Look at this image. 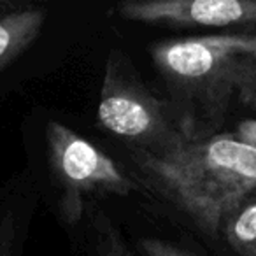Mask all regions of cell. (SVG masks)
I'll return each instance as SVG.
<instances>
[{
	"label": "cell",
	"mask_w": 256,
	"mask_h": 256,
	"mask_svg": "<svg viewBox=\"0 0 256 256\" xmlns=\"http://www.w3.org/2000/svg\"><path fill=\"white\" fill-rule=\"evenodd\" d=\"M86 216L90 218L93 249L96 256H137L120 228L106 214L96 212L95 206L90 207Z\"/></svg>",
	"instance_id": "9c48e42d"
},
{
	"label": "cell",
	"mask_w": 256,
	"mask_h": 256,
	"mask_svg": "<svg viewBox=\"0 0 256 256\" xmlns=\"http://www.w3.org/2000/svg\"><path fill=\"white\" fill-rule=\"evenodd\" d=\"M46 151L60 216L70 226L86 216L96 200L123 198L137 188L109 154L56 120L46 124Z\"/></svg>",
	"instance_id": "277c9868"
},
{
	"label": "cell",
	"mask_w": 256,
	"mask_h": 256,
	"mask_svg": "<svg viewBox=\"0 0 256 256\" xmlns=\"http://www.w3.org/2000/svg\"><path fill=\"white\" fill-rule=\"evenodd\" d=\"M96 121L136 153L164 154L193 139L176 107L148 88L132 60L120 50L107 54Z\"/></svg>",
	"instance_id": "3957f363"
},
{
	"label": "cell",
	"mask_w": 256,
	"mask_h": 256,
	"mask_svg": "<svg viewBox=\"0 0 256 256\" xmlns=\"http://www.w3.org/2000/svg\"><path fill=\"white\" fill-rule=\"evenodd\" d=\"M28 193L11 192L0 198V256H22L32 204Z\"/></svg>",
	"instance_id": "52a82bcc"
},
{
	"label": "cell",
	"mask_w": 256,
	"mask_h": 256,
	"mask_svg": "<svg viewBox=\"0 0 256 256\" xmlns=\"http://www.w3.org/2000/svg\"><path fill=\"white\" fill-rule=\"evenodd\" d=\"M112 16L170 28H237L256 32V0H140L121 2Z\"/></svg>",
	"instance_id": "5b68a950"
},
{
	"label": "cell",
	"mask_w": 256,
	"mask_h": 256,
	"mask_svg": "<svg viewBox=\"0 0 256 256\" xmlns=\"http://www.w3.org/2000/svg\"><path fill=\"white\" fill-rule=\"evenodd\" d=\"M235 136L256 150V118H248V120L240 121V123L237 124Z\"/></svg>",
	"instance_id": "8fae6325"
},
{
	"label": "cell",
	"mask_w": 256,
	"mask_h": 256,
	"mask_svg": "<svg viewBox=\"0 0 256 256\" xmlns=\"http://www.w3.org/2000/svg\"><path fill=\"white\" fill-rule=\"evenodd\" d=\"M130 153L150 188L207 234L256 195V150L235 134L186 139L164 154Z\"/></svg>",
	"instance_id": "7a4b0ae2"
},
{
	"label": "cell",
	"mask_w": 256,
	"mask_h": 256,
	"mask_svg": "<svg viewBox=\"0 0 256 256\" xmlns=\"http://www.w3.org/2000/svg\"><path fill=\"white\" fill-rule=\"evenodd\" d=\"M151 62L193 139L216 136L232 110H256V34L160 40Z\"/></svg>",
	"instance_id": "6da1fadb"
},
{
	"label": "cell",
	"mask_w": 256,
	"mask_h": 256,
	"mask_svg": "<svg viewBox=\"0 0 256 256\" xmlns=\"http://www.w3.org/2000/svg\"><path fill=\"white\" fill-rule=\"evenodd\" d=\"M16 4H18V2H9V0H0V12L9 11V9L14 8Z\"/></svg>",
	"instance_id": "7c38bea8"
},
{
	"label": "cell",
	"mask_w": 256,
	"mask_h": 256,
	"mask_svg": "<svg viewBox=\"0 0 256 256\" xmlns=\"http://www.w3.org/2000/svg\"><path fill=\"white\" fill-rule=\"evenodd\" d=\"M142 256H193L190 251L160 237H144L139 240Z\"/></svg>",
	"instance_id": "30bf717a"
},
{
	"label": "cell",
	"mask_w": 256,
	"mask_h": 256,
	"mask_svg": "<svg viewBox=\"0 0 256 256\" xmlns=\"http://www.w3.org/2000/svg\"><path fill=\"white\" fill-rule=\"evenodd\" d=\"M48 9L36 4H16L0 12V72L18 60L42 34Z\"/></svg>",
	"instance_id": "8992f818"
},
{
	"label": "cell",
	"mask_w": 256,
	"mask_h": 256,
	"mask_svg": "<svg viewBox=\"0 0 256 256\" xmlns=\"http://www.w3.org/2000/svg\"><path fill=\"white\" fill-rule=\"evenodd\" d=\"M224 238L238 256H256V198H249L223 224Z\"/></svg>",
	"instance_id": "ba28073f"
}]
</instances>
